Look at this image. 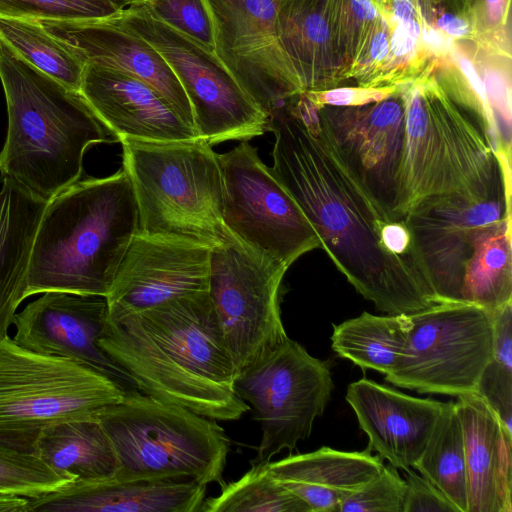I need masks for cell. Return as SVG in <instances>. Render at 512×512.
Instances as JSON below:
<instances>
[{
    "instance_id": "obj_1",
    "label": "cell",
    "mask_w": 512,
    "mask_h": 512,
    "mask_svg": "<svg viewBox=\"0 0 512 512\" xmlns=\"http://www.w3.org/2000/svg\"><path fill=\"white\" fill-rule=\"evenodd\" d=\"M272 174L297 202L338 270L387 314L439 303L416 259L405 220L365 189L336 151L305 93L268 117Z\"/></svg>"
},
{
    "instance_id": "obj_7",
    "label": "cell",
    "mask_w": 512,
    "mask_h": 512,
    "mask_svg": "<svg viewBox=\"0 0 512 512\" xmlns=\"http://www.w3.org/2000/svg\"><path fill=\"white\" fill-rule=\"evenodd\" d=\"M119 142L122 168L136 198L139 231L211 249L235 238L224 222L222 171L211 145L202 139Z\"/></svg>"
},
{
    "instance_id": "obj_16",
    "label": "cell",
    "mask_w": 512,
    "mask_h": 512,
    "mask_svg": "<svg viewBox=\"0 0 512 512\" xmlns=\"http://www.w3.org/2000/svg\"><path fill=\"white\" fill-rule=\"evenodd\" d=\"M403 86L373 103L317 107L320 123L339 156L391 215L404 147Z\"/></svg>"
},
{
    "instance_id": "obj_23",
    "label": "cell",
    "mask_w": 512,
    "mask_h": 512,
    "mask_svg": "<svg viewBox=\"0 0 512 512\" xmlns=\"http://www.w3.org/2000/svg\"><path fill=\"white\" fill-rule=\"evenodd\" d=\"M467 473L468 512L512 511V435L478 394L457 396Z\"/></svg>"
},
{
    "instance_id": "obj_19",
    "label": "cell",
    "mask_w": 512,
    "mask_h": 512,
    "mask_svg": "<svg viewBox=\"0 0 512 512\" xmlns=\"http://www.w3.org/2000/svg\"><path fill=\"white\" fill-rule=\"evenodd\" d=\"M38 21L84 65L116 69L138 78L194 127L192 108L180 82L159 52L141 36L109 18Z\"/></svg>"
},
{
    "instance_id": "obj_34",
    "label": "cell",
    "mask_w": 512,
    "mask_h": 512,
    "mask_svg": "<svg viewBox=\"0 0 512 512\" xmlns=\"http://www.w3.org/2000/svg\"><path fill=\"white\" fill-rule=\"evenodd\" d=\"M70 482L34 454L0 449V493L35 498Z\"/></svg>"
},
{
    "instance_id": "obj_28",
    "label": "cell",
    "mask_w": 512,
    "mask_h": 512,
    "mask_svg": "<svg viewBox=\"0 0 512 512\" xmlns=\"http://www.w3.org/2000/svg\"><path fill=\"white\" fill-rule=\"evenodd\" d=\"M412 321L407 314L385 316L363 312L334 325L333 351L363 370L390 373L403 355Z\"/></svg>"
},
{
    "instance_id": "obj_12",
    "label": "cell",
    "mask_w": 512,
    "mask_h": 512,
    "mask_svg": "<svg viewBox=\"0 0 512 512\" xmlns=\"http://www.w3.org/2000/svg\"><path fill=\"white\" fill-rule=\"evenodd\" d=\"M234 385L262 430L252 464L270 462L306 439L334 389L327 363L289 337L238 372Z\"/></svg>"
},
{
    "instance_id": "obj_29",
    "label": "cell",
    "mask_w": 512,
    "mask_h": 512,
    "mask_svg": "<svg viewBox=\"0 0 512 512\" xmlns=\"http://www.w3.org/2000/svg\"><path fill=\"white\" fill-rule=\"evenodd\" d=\"M413 468L434 484L458 512H468L465 445L455 402H447Z\"/></svg>"
},
{
    "instance_id": "obj_24",
    "label": "cell",
    "mask_w": 512,
    "mask_h": 512,
    "mask_svg": "<svg viewBox=\"0 0 512 512\" xmlns=\"http://www.w3.org/2000/svg\"><path fill=\"white\" fill-rule=\"evenodd\" d=\"M275 26L280 48L302 92L331 89L345 82L330 0H278Z\"/></svg>"
},
{
    "instance_id": "obj_35",
    "label": "cell",
    "mask_w": 512,
    "mask_h": 512,
    "mask_svg": "<svg viewBox=\"0 0 512 512\" xmlns=\"http://www.w3.org/2000/svg\"><path fill=\"white\" fill-rule=\"evenodd\" d=\"M121 10L111 0H0V16L21 19H106Z\"/></svg>"
},
{
    "instance_id": "obj_27",
    "label": "cell",
    "mask_w": 512,
    "mask_h": 512,
    "mask_svg": "<svg viewBox=\"0 0 512 512\" xmlns=\"http://www.w3.org/2000/svg\"><path fill=\"white\" fill-rule=\"evenodd\" d=\"M35 455L72 481L113 477L116 458L96 417L63 421L40 435Z\"/></svg>"
},
{
    "instance_id": "obj_17",
    "label": "cell",
    "mask_w": 512,
    "mask_h": 512,
    "mask_svg": "<svg viewBox=\"0 0 512 512\" xmlns=\"http://www.w3.org/2000/svg\"><path fill=\"white\" fill-rule=\"evenodd\" d=\"M210 256L206 245L138 230L106 296L108 316H124L208 291Z\"/></svg>"
},
{
    "instance_id": "obj_3",
    "label": "cell",
    "mask_w": 512,
    "mask_h": 512,
    "mask_svg": "<svg viewBox=\"0 0 512 512\" xmlns=\"http://www.w3.org/2000/svg\"><path fill=\"white\" fill-rule=\"evenodd\" d=\"M98 345L139 391L158 400L220 421L250 409L235 390L236 370L208 291L108 316Z\"/></svg>"
},
{
    "instance_id": "obj_33",
    "label": "cell",
    "mask_w": 512,
    "mask_h": 512,
    "mask_svg": "<svg viewBox=\"0 0 512 512\" xmlns=\"http://www.w3.org/2000/svg\"><path fill=\"white\" fill-rule=\"evenodd\" d=\"M462 43L480 77L493 115L498 152L511 157V55L490 51L471 41Z\"/></svg>"
},
{
    "instance_id": "obj_11",
    "label": "cell",
    "mask_w": 512,
    "mask_h": 512,
    "mask_svg": "<svg viewBox=\"0 0 512 512\" xmlns=\"http://www.w3.org/2000/svg\"><path fill=\"white\" fill-rule=\"evenodd\" d=\"M412 326L385 380L419 393L476 394L494 338V314L466 302H439L409 314Z\"/></svg>"
},
{
    "instance_id": "obj_22",
    "label": "cell",
    "mask_w": 512,
    "mask_h": 512,
    "mask_svg": "<svg viewBox=\"0 0 512 512\" xmlns=\"http://www.w3.org/2000/svg\"><path fill=\"white\" fill-rule=\"evenodd\" d=\"M206 487L192 479L76 480L29 498V512H200Z\"/></svg>"
},
{
    "instance_id": "obj_37",
    "label": "cell",
    "mask_w": 512,
    "mask_h": 512,
    "mask_svg": "<svg viewBox=\"0 0 512 512\" xmlns=\"http://www.w3.org/2000/svg\"><path fill=\"white\" fill-rule=\"evenodd\" d=\"M405 481L397 468L383 465L381 471L343 500L338 512H403Z\"/></svg>"
},
{
    "instance_id": "obj_43",
    "label": "cell",
    "mask_w": 512,
    "mask_h": 512,
    "mask_svg": "<svg viewBox=\"0 0 512 512\" xmlns=\"http://www.w3.org/2000/svg\"><path fill=\"white\" fill-rule=\"evenodd\" d=\"M114 4H116L121 9H125L133 4L132 0H111Z\"/></svg>"
},
{
    "instance_id": "obj_21",
    "label": "cell",
    "mask_w": 512,
    "mask_h": 512,
    "mask_svg": "<svg viewBox=\"0 0 512 512\" xmlns=\"http://www.w3.org/2000/svg\"><path fill=\"white\" fill-rule=\"evenodd\" d=\"M368 447L397 469L413 468L447 402L417 398L362 378L349 384L345 396Z\"/></svg>"
},
{
    "instance_id": "obj_10",
    "label": "cell",
    "mask_w": 512,
    "mask_h": 512,
    "mask_svg": "<svg viewBox=\"0 0 512 512\" xmlns=\"http://www.w3.org/2000/svg\"><path fill=\"white\" fill-rule=\"evenodd\" d=\"M150 43L180 82L198 137L209 145L247 141L267 130L268 116L216 56L194 39L132 4L109 18Z\"/></svg>"
},
{
    "instance_id": "obj_39",
    "label": "cell",
    "mask_w": 512,
    "mask_h": 512,
    "mask_svg": "<svg viewBox=\"0 0 512 512\" xmlns=\"http://www.w3.org/2000/svg\"><path fill=\"white\" fill-rule=\"evenodd\" d=\"M477 26L476 44L511 55L510 0H473Z\"/></svg>"
},
{
    "instance_id": "obj_36",
    "label": "cell",
    "mask_w": 512,
    "mask_h": 512,
    "mask_svg": "<svg viewBox=\"0 0 512 512\" xmlns=\"http://www.w3.org/2000/svg\"><path fill=\"white\" fill-rule=\"evenodd\" d=\"M141 5L158 20L214 51V23L206 0H150Z\"/></svg>"
},
{
    "instance_id": "obj_31",
    "label": "cell",
    "mask_w": 512,
    "mask_h": 512,
    "mask_svg": "<svg viewBox=\"0 0 512 512\" xmlns=\"http://www.w3.org/2000/svg\"><path fill=\"white\" fill-rule=\"evenodd\" d=\"M205 498L200 512H312L295 493L271 474L267 463H255L238 480L221 485Z\"/></svg>"
},
{
    "instance_id": "obj_38",
    "label": "cell",
    "mask_w": 512,
    "mask_h": 512,
    "mask_svg": "<svg viewBox=\"0 0 512 512\" xmlns=\"http://www.w3.org/2000/svg\"><path fill=\"white\" fill-rule=\"evenodd\" d=\"M422 22L453 42L477 39L473 0H415Z\"/></svg>"
},
{
    "instance_id": "obj_14",
    "label": "cell",
    "mask_w": 512,
    "mask_h": 512,
    "mask_svg": "<svg viewBox=\"0 0 512 512\" xmlns=\"http://www.w3.org/2000/svg\"><path fill=\"white\" fill-rule=\"evenodd\" d=\"M223 218L230 233L257 254L288 268L321 248L297 202L247 141L219 155Z\"/></svg>"
},
{
    "instance_id": "obj_26",
    "label": "cell",
    "mask_w": 512,
    "mask_h": 512,
    "mask_svg": "<svg viewBox=\"0 0 512 512\" xmlns=\"http://www.w3.org/2000/svg\"><path fill=\"white\" fill-rule=\"evenodd\" d=\"M47 202L2 179L0 189V343L26 299L31 250Z\"/></svg>"
},
{
    "instance_id": "obj_20",
    "label": "cell",
    "mask_w": 512,
    "mask_h": 512,
    "mask_svg": "<svg viewBox=\"0 0 512 512\" xmlns=\"http://www.w3.org/2000/svg\"><path fill=\"white\" fill-rule=\"evenodd\" d=\"M80 93L118 142L200 139L157 91L125 72L85 65Z\"/></svg>"
},
{
    "instance_id": "obj_6",
    "label": "cell",
    "mask_w": 512,
    "mask_h": 512,
    "mask_svg": "<svg viewBox=\"0 0 512 512\" xmlns=\"http://www.w3.org/2000/svg\"><path fill=\"white\" fill-rule=\"evenodd\" d=\"M404 220L439 302H466L492 314L512 304L511 194L430 198Z\"/></svg>"
},
{
    "instance_id": "obj_8",
    "label": "cell",
    "mask_w": 512,
    "mask_h": 512,
    "mask_svg": "<svg viewBox=\"0 0 512 512\" xmlns=\"http://www.w3.org/2000/svg\"><path fill=\"white\" fill-rule=\"evenodd\" d=\"M122 481L192 479L224 484L230 440L217 420L129 389L95 414Z\"/></svg>"
},
{
    "instance_id": "obj_30",
    "label": "cell",
    "mask_w": 512,
    "mask_h": 512,
    "mask_svg": "<svg viewBox=\"0 0 512 512\" xmlns=\"http://www.w3.org/2000/svg\"><path fill=\"white\" fill-rule=\"evenodd\" d=\"M0 41L37 70L80 92L85 65L38 20L0 16Z\"/></svg>"
},
{
    "instance_id": "obj_5",
    "label": "cell",
    "mask_w": 512,
    "mask_h": 512,
    "mask_svg": "<svg viewBox=\"0 0 512 512\" xmlns=\"http://www.w3.org/2000/svg\"><path fill=\"white\" fill-rule=\"evenodd\" d=\"M0 81L7 134L1 179L48 202L82 178L94 144L117 141L80 92L31 66L0 41Z\"/></svg>"
},
{
    "instance_id": "obj_40",
    "label": "cell",
    "mask_w": 512,
    "mask_h": 512,
    "mask_svg": "<svg viewBox=\"0 0 512 512\" xmlns=\"http://www.w3.org/2000/svg\"><path fill=\"white\" fill-rule=\"evenodd\" d=\"M403 512H458L452 502L427 478L405 470Z\"/></svg>"
},
{
    "instance_id": "obj_32",
    "label": "cell",
    "mask_w": 512,
    "mask_h": 512,
    "mask_svg": "<svg viewBox=\"0 0 512 512\" xmlns=\"http://www.w3.org/2000/svg\"><path fill=\"white\" fill-rule=\"evenodd\" d=\"M512 435V304L494 314L492 354L480 376L477 393Z\"/></svg>"
},
{
    "instance_id": "obj_9",
    "label": "cell",
    "mask_w": 512,
    "mask_h": 512,
    "mask_svg": "<svg viewBox=\"0 0 512 512\" xmlns=\"http://www.w3.org/2000/svg\"><path fill=\"white\" fill-rule=\"evenodd\" d=\"M127 390L97 370L30 351L8 336L0 343V449L35 455L46 428L95 417Z\"/></svg>"
},
{
    "instance_id": "obj_15",
    "label": "cell",
    "mask_w": 512,
    "mask_h": 512,
    "mask_svg": "<svg viewBox=\"0 0 512 512\" xmlns=\"http://www.w3.org/2000/svg\"><path fill=\"white\" fill-rule=\"evenodd\" d=\"M214 23V53L269 117L303 93L276 34L278 0H206Z\"/></svg>"
},
{
    "instance_id": "obj_42",
    "label": "cell",
    "mask_w": 512,
    "mask_h": 512,
    "mask_svg": "<svg viewBox=\"0 0 512 512\" xmlns=\"http://www.w3.org/2000/svg\"><path fill=\"white\" fill-rule=\"evenodd\" d=\"M0 512H29V498L16 494L0 493Z\"/></svg>"
},
{
    "instance_id": "obj_13",
    "label": "cell",
    "mask_w": 512,
    "mask_h": 512,
    "mask_svg": "<svg viewBox=\"0 0 512 512\" xmlns=\"http://www.w3.org/2000/svg\"><path fill=\"white\" fill-rule=\"evenodd\" d=\"M287 270L236 238L211 249L208 292L236 374L288 338L280 309Z\"/></svg>"
},
{
    "instance_id": "obj_25",
    "label": "cell",
    "mask_w": 512,
    "mask_h": 512,
    "mask_svg": "<svg viewBox=\"0 0 512 512\" xmlns=\"http://www.w3.org/2000/svg\"><path fill=\"white\" fill-rule=\"evenodd\" d=\"M382 457L330 447L267 462L271 474L299 496L312 512H338L340 503L359 490L383 467Z\"/></svg>"
},
{
    "instance_id": "obj_44",
    "label": "cell",
    "mask_w": 512,
    "mask_h": 512,
    "mask_svg": "<svg viewBox=\"0 0 512 512\" xmlns=\"http://www.w3.org/2000/svg\"><path fill=\"white\" fill-rule=\"evenodd\" d=\"M133 4H145L150 0H132Z\"/></svg>"
},
{
    "instance_id": "obj_4",
    "label": "cell",
    "mask_w": 512,
    "mask_h": 512,
    "mask_svg": "<svg viewBox=\"0 0 512 512\" xmlns=\"http://www.w3.org/2000/svg\"><path fill=\"white\" fill-rule=\"evenodd\" d=\"M138 229L135 194L122 167L108 177L80 178L46 204L25 297L48 291L106 297Z\"/></svg>"
},
{
    "instance_id": "obj_41",
    "label": "cell",
    "mask_w": 512,
    "mask_h": 512,
    "mask_svg": "<svg viewBox=\"0 0 512 512\" xmlns=\"http://www.w3.org/2000/svg\"><path fill=\"white\" fill-rule=\"evenodd\" d=\"M403 86V85H402ZM401 86L393 87H334L322 91L304 92L316 107L357 106L380 101L396 92Z\"/></svg>"
},
{
    "instance_id": "obj_2",
    "label": "cell",
    "mask_w": 512,
    "mask_h": 512,
    "mask_svg": "<svg viewBox=\"0 0 512 512\" xmlns=\"http://www.w3.org/2000/svg\"><path fill=\"white\" fill-rule=\"evenodd\" d=\"M464 72L449 58L403 86L395 220L430 198L511 194V157L497 153L495 123L477 71Z\"/></svg>"
},
{
    "instance_id": "obj_18",
    "label": "cell",
    "mask_w": 512,
    "mask_h": 512,
    "mask_svg": "<svg viewBox=\"0 0 512 512\" xmlns=\"http://www.w3.org/2000/svg\"><path fill=\"white\" fill-rule=\"evenodd\" d=\"M108 310L104 296L44 292L15 314L13 340L30 351L70 359L127 389H137L128 373L98 345Z\"/></svg>"
}]
</instances>
